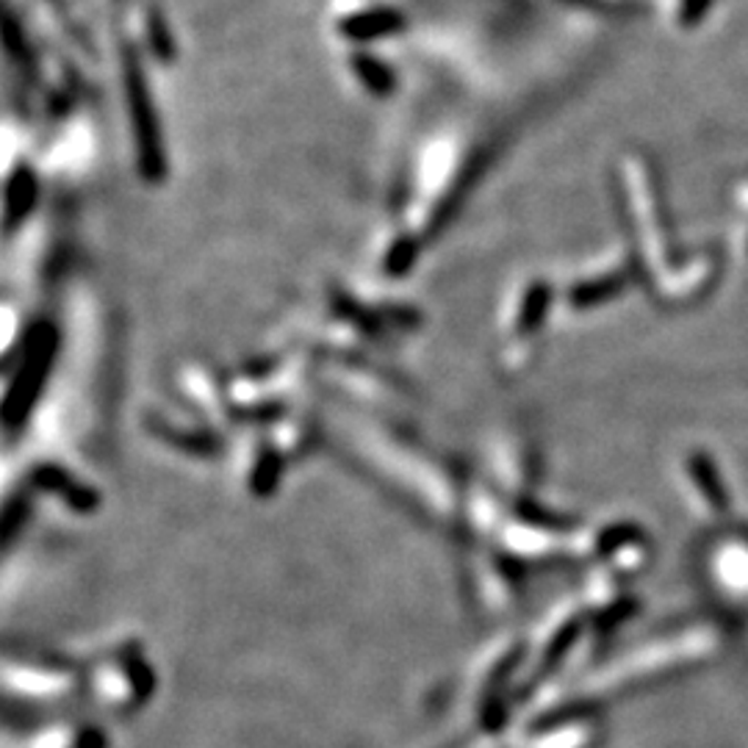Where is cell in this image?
Masks as SVG:
<instances>
[{
    "label": "cell",
    "mask_w": 748,
    "mask_h": 748,
    "mask_svg": "<svg viewBox=\"0 0 748 748\" xmlns=\"http://www.w3.org/2000/svg\"><path fill=\"white\" fill-rule=\"evenodd\" d=\"M408 25L404 11L397 6H363V9H352L336 20L338 37L347 39L355 48H366L371 42L393 37Z\"/></svg>",
    "instance_id": "7a4b0ae2"
},
{
    "label": "cell",
    "mask_w": 748,
    "mask_h": 748,
    "mask_svg": "<svg viewBox=\"0 0 748 748\" xmlns=\"http://www.w3.org/2000/svg\"><path fill=\"white\" fill-rule=\"evenodd\" d=\"M469 748H496V742H493V737H488V740L477 742V746H469Z\"/></svg>",
    "instance_id": "5b68a950"
},
{
    "label": "cell",
    "mask_w": 748,
    "mask_h": 748,
    "mask_svg": "<svg viewBox=\"0 0 748 748\" xmlns=\"http://www.w3.org/2000/svg\"><path fill=\"white\" fill-rule=\"evenodd\" d=\"M120 75L122 92H125L127 114H131L133 133H136L139 164L150 177L164 172V144L158 131V111H155L153 94H150L147 72H144L142 48L136 39L125 37L120 44Z\"/></svg>",
    "instance_id": "6da1fadb"
},
{
    "label": "cell",
    "mask_w": 748,
    "mask_h": 748,
    "mask_svg": "<svg viewBox=\"0 0 748 748\" xmlns=\"http://www.w3.org/2000/svg\"><path fill=\"white\" fill-rule=\"evenodd\" d=\"M349 70L358 78L360 86L369 94H375V98H386V94L397 89V72L391 70V64L366 48H355L349 53Z\"/></svg>",
    "instance_id": "3957f363"
},
{
    "label": "cell",
    "mask_w": 748,
    "mask_h": 748,
    "mask_svg": "<svg viewBox=\"0 0 748 748\" xmlns=\"http://www.w3.org/2000/svg\"><path fill=\"white\" fill-rule=\"evenodd\" d=\"M521 748H585V737L580 731H568V729H557V731H546V735H537L535 740H526Z\"/></svg>",
    "instance_id": "277c9868"
}]
</instances>
